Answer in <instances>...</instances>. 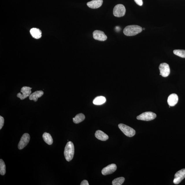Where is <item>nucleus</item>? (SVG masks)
Instances as JSON below:
<instances>
[{
	"instance_id": "9d476101",
	"label": "nucleus",
	"mask_w": 185,
	"mask_h": 185,
	"mask_svg": "<svg viewBox=\"0 0 185 185\" xmlns=\"http://www.w3.org/2000/svg\"><path fill=\"white\" fill-rule=\"evenodd\" d=\"M116 164H110L103 168L102 170L101 173L104 175L111 174L116 171Z\"/></svg>"
},
{
	"instance_id": "39448f33",
	"label": "nucleus",
	"mask_w": 185,
	"mask_h": 185,
	"mask_svg": "<svg viewBox=\"0 0 185 185\" xmlns=\"http://www.w3.org/2000/svg\"><path fill=\"white\" fill-rule=\"evenodd\" d=\"M125 12L126 9L124 5L122 4H118L114 7L113 14L116 17H121L125 15Z\"/></svg>"
},
{
	"instance_id": "6e6552de",
	"label": "nucleus",
	"mask_w": 185,
	"mask_h": 185,
	"mask_svg": "<svg viewBox=\"0 0 185 185\" xmlns=\"http://www.w3.org/2000/svg\"><path fill=\"white\" fill-rule=\"evenodd\" d=\"M159 68L162 77H166L169 75L170 69L169 65L167 64L166 63L161 64Z\"/></svg>"
},
{
	"instance_id": "20e7f679",
	"label": "nucleus",
	"mask_w": 185,
	"mask_h": 185,
	"mask_svg": "<svg viewBox=\"0 0 185 185\" xmlns=\"http://www.w3.org/2000/svg\"><path fill=\"white\" fill-rule=\"evenodd\" d=\"M156 114L152 112H146L137 116V119L143 121H149L155 119Z\"/></svg>"
},
{
	"instance_id": "f3484780",
	"label": "nucleus",
	"mask_w": 185,
	"mask_h": 185,
	"mask_svg": "<svg viewBox=\"0 0 185 185\" xmlns=\"http://www.w3.org/2000/svg\"><path fill=\"white\" fill-rule=\"evenodd\" d=\"M44 141L48 145H51L53 143V139L50 134L47 132L44 133L42 135Z\"/></svg>"
},
{
	"instance_id": "f257e3e1",
	"label": "nucleus",
	"mask_w": 185,
	"mask_h": 185,
	"mask_svg": "<svg viewBox=\"0 0 185 185\" xmlns=\"http://www.w3.org/2000/svg\"><path fill=\"white\" fill-rule=\"evenodd\" d=\"M143 29L140 26L130 25L127 26L123 29V33L125 36H136L142 32Z\"/></svg>"
},
{
	"instance_id": "dca6fc26",
	"label": "nucleus",
	"mask_w": 185,
	"mask_h": 185,
	"mask_svg": "<svg viewBox=\"0 0 185 185\" xmlns=\"http://www.w3.org/2000/svg\"><path fill=\"white\" fill-rule=\"evenodd\" d=\"M30 32L33 38L39 39L41 37L42 32L40 29L33 28L31 29Z\"/></svg>"
},
{
	"instance_id": "412c9836",
	"label": "nucleus",
	"mask_w": 185,
	"mask_h": 185,
	"mask_svg": "<svg viewBox=\"0 0 185 185\" xmlns=\"http://www.w3.org/2000/svg\"><path fill=\"white\" fill-rule=\"evenodd\" d=\"M125 180V178L123 177H118L114 180L112 182L113 185H121L123 184Z\"/></svg>"
},
{
	"instance_id": "b1692460",
	"label": "nucleus",
	"mask_w": 185,
	"mask_h": 185,
	"mask_svg": "<svg viewBox=\"0 0 185 185\" xmlns=\"http://www.w3.org/2000/svg\"><path fill=\"white\" fill-rule=\"evenodd\" d=\"M137 4L140 6H142L143 4V0H134Z\"/></svg>"
},
{
	"instance_id": "a878e982",
	"label": "nucleus",
	"mask_w": 185,
	"mask_h": 185,
	"mask_svg": "<svg viewBox=\"0 0 185 185\" xmlns=\"http://www.w3.org/2000/svg\"><path fill=\"white\" fill-rule=\"evenodd\" d=\"M143 29V30H145V28H144Z\"/></svg>"
},
{
	"instance_id": "5701e85b",
	"label": "nucleus",
	"mask_w": 185,
	"mask_h": 185,
	"mask_svg": "<svg viewBox=\"0 0 185 185\" xmlns=\"http://www.w3.org/2000/svg\"><path fill=\"white\" fill-rule=\"evenodd\" d=\"M4 123V118L1 116H0V129L2 128Z\"/></svg>"
},
{
	"instance_id": "6ab92c4d",
	"label": "nucleus",
	"mask_w": 185,
	"mask_h": 185,
	"mask_svg": "<svg viewBox=\"0 0 185 185\" xmlns=\"http://www.w3.org/2000/svg\"><path fill=\"white\" fill-rule=\"evenodd\" d=\"M85 119V116L84 114L82 113L79 114L73 118V122L75 123L78 124L83 121Z\"/></svg>"
},
{
	"instance_id": "7ed1b4c3",
	"label": "nucleus",
	"mask_w": 185,
	"mask_h": 185,
	"mask_svg": "<svg viewBox=\"0 0 185 185\" xmlns=\"http://www.w3.org/2000/svg\"><path fill=\"white\" fill-rule=\"evenodd\" d=\"M118 127L125 136L131 137L134 136L136 134V131L134 129L123 124L120 123L118 125Z\"/></svg>"
},
{
	"instance_id": "0eeeda50",
	"label": "nucleus",
	"mask_w": 185,
	"mask_h": 185,
	"mask_svg": "<svg viewBox=\"0 0 185 185\" xmlns=\"http://www.w3.org/2000/svg\"><path fill=\"white\" fill-rule=\"evenodd\" d=\"M30 136L29 134L25 133L22 136L18 145L19 149H22L25 148L29 143L30 140Z\"/></svg>"
},
{
	"instance_id": "a211bd4d",
	"label": "nucleus",
	"mask_w": 185,
	"mask_h": 185,
	"mask_svg": "<svg viewBox=\"0 0 185 185\" xmlns=\"http://www.w3.org/2000/svg\"><path fill=\"white\" fill-rule=\"evenodd\" d=\"M106 101V98L103 96H100L96 97L94 99L93 103L95 105H101L104 103Z\"/></svg>"
},
{
	"instance_id": "4468645a",
	"label": "nucleus",
	"mask_w": 185,
	"mask_h": 185,
	"mask_svg": "<svg viewBox=\"0 0 185 185\" xmlns=\"http://www.w3.org/2000/svg\"><path fill=\"white\" fill-rule=\"evenodd\" d=\"M43 94L44 92L42 90H38L31 94L29 96V99L30 100L36 102L38 101V98L41 97Z\"/></svg>"
},
{
	"instance_id": "9b49d317",
	"label": "nucleus",
	"mask_w": 185,
	"mask_h": 185,
	"mask_svg": "<svg viewBox=\"0 0 185 185\" xmlns=\"http://www.w3.org/2000/svg\"><path fill=\"white\" fill-rule=\"evenodd\" d=\"M93 37L94 39L101 41H104L107 38V36L103 31L95 30L93 32Z\"/></svg>"
},
{
	"instance_id": "2eb2a0df",
	"label": "nucleus",
	"mask_w": 185,
	"mask_h": 185,
	"mask_svg": "<svg viewBox=\"0 0 185 185\" xmlns=\"http://www.w3.org/2000/svg\"><path fill=\"white\" fill-rule=\"evenodd\" d=\"M95 136L98 139L102 141H105L108 140L109 138L108 135L105 134L103 131L99 130L96 131Z\"/></svg>"
},
{
	"instance_id": "4be33fe9",
	"label": "nucleus",
	"mask_w": 185,
	"mask_h": 185,
	"mask_svg": "<svg viewBox=\"0 0 185 185\" xmlns=\"http://www.w3.org/2000/svg\"><path fill=\"white\" fill-rule=\"evenodd\" d=\"M174 54L181 58H185V50H184L177 49L173 51Z\"/></svg>"
},
{
	"instance_id": "ddd939ff",
	"label": "nucleus",
	"mask_w": 185,
	"mask_h": 185,
	"mask_svg": "<svg viewBox=\"0 0 185 185\" xmlns=\"http://www.w3.org/2000/svg\"><path fill=\"white\" fill-rule=\"evenodd\" d=\"M103 3V0H93L88 2L87 5L90 8L97 9L101 6Z\"/></svg>"
},
{
	"instance_id": "f03ea898",
	"label": "nucleus",
	"mask_w": 185,
	"mask_h": 185,
	"mask_svg": "<svg viewBox=\"0 0 185 185\" xmlns=\"http://www.w3.org/2000/svg\"><path fill=\"white\" fill-rule=\"evenodd\" d=\"M74 153H75V147L73 142L69 141L66 144L65 147L64 154L65 158L68 162H70L73 159Z\"/></svg>"
},
{
	"instance_id": "393cba45",
	"label": "nucleus",
	"mask_w": 185,
	"mask_h": 185,
	"mask_svg": "<svg viewBox=\"0 0 185 185\" xmlns=\"http://www.w3.org/2000/svg\"><path fill=\"white\" fill-rule=\"evenodd\" d=\"M81 185H89L88 181L86 180H83L82 182H81L80 184Z\"/></svg>"
},
{
	"instance_id": "aec40b11",
	"label": "nucleus",
	"mask_w": 185,
	"mask_h": 185,
	"mask_svg": "<svg viewBox=\"0 0 185 185\" xmlns=\"http://www.w3.org/2000/svg\"><path fill=\"white\" fill-rule=\"evenodd\" d=\"M6 173V166L4 161L2 159L0 160V174L1 175H4Z\"/></svg>"
},
{
	"instance_id": "423d86ee",
	"label": "nucleus",
	"mask_w": 185,
	"mask_h": 185,
	"mask_svg": "<svg viewBox=\"0 0 185 185\" xmlns=\"http://www.w3.org/2000/svg\"><path fill=\"white\" fill-rule=\"evenodd\" d=\"M32 88L29 87L23 86L21 90V92H19L17 94V97L19 98L20 99L23 100L28 97H29L31 94V89Z\"/></svg>"
},
{
	"instance_id": "1a4fd4ad",
	"label": "nucleus",
	"mask_w": 185,
	"mask_h": 185,
	"mask_svg": "<svg viewBox=\"0 0 185 185\" xmlns=\"http://www.w3.org/2000/svg\"><path fill=\"white\" fill-rule=\"evenodd\" d=\"M185 178V169L180 170L175 174L173 182L174 184H177Z\"/></svg>"
},
{
	"instance_id": "f8f14e48",
	"label": "nucleus",
	"mask_w": 185,
	"mask_h": 185,
	"mask_svg": "<svg viewBox=\"0 0 185 185\" xmlns=\"http://www.w3.org/2000/svg\"><path fill=\"white\" fill-rule=\"evenodd\" d=\"M178 101V96L175 94H172L168 97L167 102L170 106H174Z\"/></svg>"
}]
</instances>
